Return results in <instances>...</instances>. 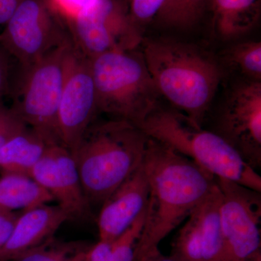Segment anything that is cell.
<instances>
[{
  "label": "cell",
  "mask_w": 261,
  "mask_h": 261,
  "mask_svg": "<svg viewBox=\"0 0 261 261\" xmlns=\"http://www.w3.org/2000/svg\"><path fill=\"white\" fill-rule=\"evenodd\" d=\"M22 0H0V25H5Z\"/></svg>",
  "instance_id": "83f0119b"
},
{
  "label": "cell",
  "mask_w": 261,
  "mask_h": 261,
  "mask_svg": "<svg viewBox=\"0 0 261 261\" xmlns=\"http://www.w3.org/2000/svg\"><path fill=\"white\" fill-rule=\"evenodd\" d=\"M261 0H210L213 27L224 41L245 35L260 17Z\"/></svg>",
  "instance_id": "e0dca14e"
},
{
  "label": "cell",
  "mask_w": 261,
  "mask_h": 261,
  "mask_svg": "<svg viewBox=\"0 0 261 261\" xmlns=\"http://www.w3.org/2000/svg\"><path fill=\"white\" fill-rule=\"evenodd\" d=\"M134 261H178L175 260L174 258L171 256H166L163 255L159 248L154 249V250H151L147 254H145L144 256L140 257Z\"/></svg>",
  "instance_id": "f546056e"
},
{
  "label": "cell",
  "mask_w": 261,
  "mask_h": 261,
  "mask_svg": "<svg viewBox=\"0 0 261 261\" xmlns=\"http://www.w3.org/2000/svg\"><path fill=\"white\" fill-rule=\"evenodd\" d=\"M27 127L28 126L17 116L12 108H8L0 116V147L23 132Z\"/></svg>",
  "instance_id": "cb8c5ba5"
},
{
  "label": "cell",
  "mask_w": 261,
  "mask_h": 261,
  "mask_svg": "<svg viewBox=\"0 0 261 261\" xmlns=\"http://www.w3.org/2000/svg\"><path fill=\"white\" fill-rule=\"evenodd\" d=\"M68 24L73 45L88 59L108 51L133 50L144 39L140 25L118 0H92Z\"/></svg>",
  "instance_id": "52a82bcc"
},
{
  "label": "cell",
  "mask_w": 261,
  "mask_h": 261,
  "mask_svg": "<svg viewBox=\"0 0 261 261\" xmlns=\"http://www.w3.org/2000/svg\"><path fill=\"white\" fill-rule=\"evenodd\" d=\"M46 0H22L0 34V46L14 57L20 73L70 39Z\"/></svg>",
  "instance_id": "ba28073f"
},
{
  "label": "cell",
  "mask_w": 261,
  "mask_h": 261,
  "mask_svg": "<svg viewBox=\"0 0 261 261\" xmlns=\"http://www.w3.org/2000/svg\"><path fill=\"white\" fill-rule=\"evenodd\" d=\"M138 127L215 177L261 192V177L255 170L219 135L197 126L177 110L159 106Z\"/></svg>",
  "instance_id": "277c9868"
},
{
  "label": "cell",
  "mask_w": 261,
  "mask_h": 261,
  "mask_svg": "<svg viewBox=\"0 0 261 261\" xmlns=\"http://www.w3.org/2000/svg\"><path fill=\"white\" fill-rule=\"evenodd\" d=\"M221 203V192L216 182L178 229L169 256L178 261H224Z\"/></svg>",
  "instance_id": "7c38bea8"
},
{
  "label": "cell",
  "mask_w": 261,
  "mask_h": 261,
  "mask_svg": "<svg viewBox=\"0 0 261 261\" xmlns=\"http://www.w3.org/2000/svg\"><path fill=\"white\" fill-rule=\"evenodd\" d=\"M142 56L160 95L202 127L224 70L201 48L171 39H144Z\"/></svg>",
  "instance_id": "7a4b0ae2"
},
{
  "label": "cell",
  "mask_w": 261,
  "mask_h": 261,
  "mask_svg": "<svg viewBox=\"0 0 261 261\" xmlns=\"http://www.w3.org/2000/svg\"><path fill=\"white\" fill-rule=\"evenodd\" d=\"M70 219L59 205L37 206L19 215L8 241L0 250V261H11L54 238Z\"/></svg>",
  "instance_id": "9a60e30c"
},
{
  "label": "cell",
  "mask_w": 261,
  "mask_h": 261,
  "mask_svg": "<svg viewBox=\"0 0 261 261\" xmlns=\"http://www.w3.org/2000/svg\"><path fill=\"white\" fill-rule=\"evenodd\" d=\"M56 144L38 130L27 127L0 147V173L31 178L33 168L47 149Z\"/></svg>",
  "instance_id": "2e32d148"
},
{
  "label": "cell",
  "mask_w": 261,
  "mask_h": 261,
  "mask_svg": "<svg viewBox=\"0 0 261 261\" xmlns=\"http://www.w3.org/2000/svg\"><path fill=\"white\" fill-rule=\"evenodd\" d=\"M147 207L137 219L111 243L112 261H133L136 247L145 224Z\"/></svg>",
  "instance_id": "7402d4cb"
},
{
  "label": "cell",
  "mask_w": 261,
  "mask_h": 261,
  "mask_svg": "<svg viewBox=\"0 0 261 261\" xmlns=\"http://www.w3.org/2000/svg\"><path fill=\"white\" fill-rule=\"evenodd\" d=\"M90 246L84 242L62 241L54 237L11 261H71Z\"/></svg>",
  "instance_id": "ffe728a7"
},
{
  "label": "cell",
  "mask_w": 261,
  "mask_h": 261,
  "mask_svg": "<svg viewBox=\"0 0 261 261\" xmlns=\"http://www.w3.org/2000/svg\"><path fill=\"white\" fill-rule=\"evenodd\" d=\"M210 7V0H166L157 20L171 29H191Z\"/></svg>",
  "instance_id": "d6986e66"
},
{
  "label": "cell",
  "mask_w": 261,
  "mask_h": 261,
  "mask_svg": "<svg viewBox=\"0 0 261 261\" xmlns=\"http://www.w3.org/2000/svg\"><path fill=\"white\" fill-rule=\"evenodd\" d=\"M224 261H246L260 252L261 195L240 184L216 178Z\"/></svg>",
  "instance_id": "30bf717a"
},
{
  "label": "cell",
  "mask_w": 261,
  "mask_h": 261,
  "mask_svg": "<svg viewBox=\"0 0 261 261\" xmlns=\"http://www.w3.org/2000/svg\"><path fill=\"white\" fill-rule=\"evenodd\" d=\"M98 115L90 60L73 45L58 108L61 145L72 152Z\"/></svg>",
  "instance_id": "8fae6325"
},
{
  "label": "cell",
  "mask_w": 261,
  "mask_h": 261,
  "mask_svg": "<svg viewBox=\"0 0 261 261\" xmlns=\"http://www.w3.org/2000/svg\"><path fill=\"white\" fill-rule=\"evenodd\" d=\"M166 0H130V15L139 25L157 17Z\"/></svg>",
  "instance_id": "603a6c76"
},
{
  "label": "cell",
  "mask_w": 261,
  "mask_h": 261,
  "mask_svg": "<svg viewBox=\"0 0 261 261\" xmlns=\"http://www.w3.org/2000/svg\"><path fill=\"white\" fill-rule=\"evenodd\" d=\"M149 187L142 162L101 205L97 218L99 240L112 243L148 203Z\"/></svg>",
  "instance_id": "5bb4252c"
},
{
  "label": "cell",
  "mask_w": 261,
  "mask_h": 261,
  "mask_svg": "<svg viewBox=\"0 0 261 261\" xmlns=\"http://www.w3.org/2000/svg\"><path fill=\"white\" fill-rule=\"evenodd\" d=\"M142 165L149 195L133 261L159 248V244L188 218L216 185V178L191 159L149 137Z\"/></svg>",
  "instance_id": "6da1fadb"
},
{
  "label": "cell",
  "mask_w": 261,
  "mask_h": 261,
  "mask_svg": "<svg viewBox=\"0 0 261 261\" xmlns=\"http://www.w3.org/2000/svg\"><path fill=\"white\" fill-rule=\"evenodd\" d=\"M50 9L67 23L74 19L92 0H46Z\"/></svg>",
  "instance_id": "d4e9b609"
},
{
  "label": "cell",
  "mask_w": 261,
  "mask_h": 261,
  "mask_svg": "<svg viewBox=\"0 0 261 261\" xmlns=\"http://www.w3.org/2000/svg\"><path fill=\"white\" fill-rule=\"evenodd\" d=\"M10 213H11V212H10ZM7 214V213L3 212V211H0V214Z\"/></svg>",
  "instance_id": "d6a6232c"
},
{
  "label": "cell",
  "mask_w": 261,
  "mask_h": 261,
  "mask_svg": "<svg viewBox=\"0 0 261 261\" xmlns=\"http://www.w3.org/2000/svg\"><path fill=\"white\" fill-rule=\"evenodd\" d=\"M225 60L247 80L261 82L260 42L233 44L225 53Z\"/></svg>",
  "instance_id": "44dd1931"
},
{
  "label": "cell",
  "mask_w": 261,
  "mask_h": 261,
  "mask_svg": "<svg viewBox=\"0 0 261 261\" xmlns=\"http://www.w3.org/2000/svg\"><path fill=\"white\" fill-rule=\"evenodd\" d=\"M246 261H261V252H259V253H257L255 256L248 259V260Z\"/></svg>",
  "instance_id": "1f68e13d"
},
{
  "label": "cell",
  "mask_w": 261,
  "mask_h": 261,
  "mask_svg": "<svg viewBox=\"0 0 261 261\" xmlns=\"http://www.w3.org/2000/svg\"><path fill=\"white\" fill-rule=\"evenodd\" d=\"M73 47L70 38L20 73L11 107L27 126L60 145L58 108Z\"/></svg>",
  "instance_id": "8992f818"
},
{
  "label": "cell",
  "mask_w": 261,
  "mask_h": 261,
  "mask_svg": "<svg viewBox=\"0 0 261 261\" xmlns=\"http://www.w3.org/2000/svg\"><path fill=\"white\" fill-rule=\"evenodd\" d=\"M254 170L261 168V82L233 86L215 115L210 130Z\"/></svg>",
  "instance_id": "9c48e42d"
},
{
  "label": "cell",
  "mask_w": 261,
  "mask_h": 261,
  "mask_svg": "<svg viewBox=\"0 0 261 261\" xmlns=\"http://www.w3.org/2000/svg\"><path fill=\"white\" fill-rule=\"evenodd\" d=\"M148 137L124 120L98 121L84 132L71 154L91 207L108 196L140 166Z\"/></svg>",
  "instance_id": "3957f363"
},
{
  "label": "cell",
  "mask_w": 261,
  "mask_h": 261,
  "mask_svg": "<svg viewBox=\"0 0 261 261\" xmlns=\"http://www.w3.org/2000/svg\"><path fill=\"white\" fill-rule=\"evenodd\" d=\"M89 60L99 114L139 126L159 106L161 95L142 53L111 51Z\"/></svg>",
  "instance_id": "5b68a950"
},
{
  "label": "cell",
  "mask_w": 261,
  "mask_h": 261,
  "mask_svg": "<svg viewBox=\"0 0 261 261\" xmlns=\"http://www.w3.org/2000/svg\"><path fill=\"white\" fill-rule=\"evenodd\" d=\"M9 89L8 71L6 63L0 56V97H3Z\"/></svg>",
  "instance_id": "f1b7e54d"
},
{
  "label": "cell",
  "mask_w": 261,
  "mask_h": 261,
  "mask_svg": "<svg viewBox=\"0 0 261 261\" xmlns=\"http://www.w3.org/2000/svg\"><path fill=\"white\" fill-rule=\"evenodd\" d=\"M88 250L89 249H87L85 251L80 252V253L77 255L71 261H88L87 258V252Z\"/></svg>",
  "instance_id": "4dcf8cb0"
},
{
  "label": "cell",
  "mask_w": 261,
  "mask_h": 261,
  "mask_svg": "<svg viewBox=\"0 0 261 261\" xmlns=\"http://www.w3.org/2000/svg\"><path fill=\"white\" fill-rule=\"evenodd\" d=\"M53 201L51 194L32 178L15 174L0 177V211L3 212L25 211Z\"/></svg>",
  "instance_id": "ac0fdd59"
},
{
  "label": "cell",
  "mask_w": 261,
  "mask_h": 261,
  "mask_svg": "<svg viewBox=\"0 0 261 261\" xmlns=\"http://www.w3.org/2000/svg\"><path fill=\"white\" fill-rule=\"evenodd\" d=\"M18 216L15 212L0 214V250L8 241Z\"/></svg>",
  "instance_id": "4316f807"
},
{
  "label": "cell",
  "mask_w": 261,
  "mask_h": 261,
  "mask_svg": "<svg viewBox=\"0 0 261 261\" xmlns=\"http://www.w3.org/2000/svg\"><path fill=\"white\" fill-rule=\"evenodd\" d=\"M30 177L51 194L70 220L89 221L93 217L74 160L64 146H50L33 168Z\"/></svg>",
  "instance_id": "4fadbf2b"
},
{
  "label": "cell",
  "mask_w": 261,
  "mask_h": 261,
  "mask_svg": "<svg viewBox=\"0 0 261 261\" xmlns=\"http://www.w3.org/2000/svg\"><path fill=\"white\" fill-rule=\"evenodd\" d=\"M88 261H112L111 243L99 240L94 245H91L87 252Z\"/></svg>",
  "instance_id": "484cf974"
}]
</instances>
